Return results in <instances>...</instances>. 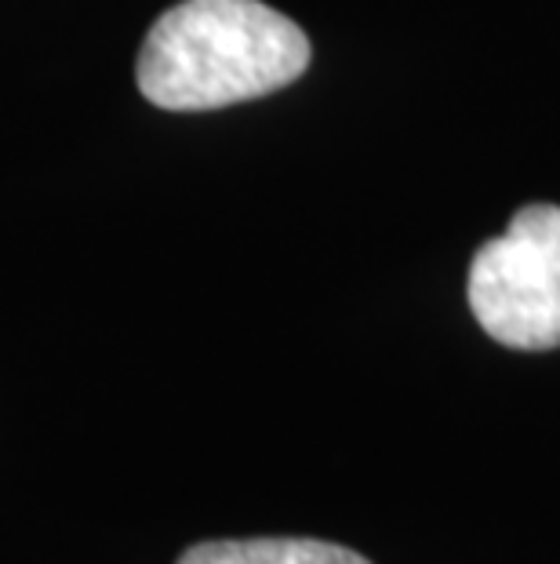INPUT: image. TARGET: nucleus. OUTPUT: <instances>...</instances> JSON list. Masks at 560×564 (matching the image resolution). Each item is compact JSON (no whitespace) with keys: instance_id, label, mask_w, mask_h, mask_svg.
I'll return each mask as SVG.
<instances>
[{"instance_id":"1","label":"nucleus","mask_w":560,"mask_h":564,"mask_svg":"<svg viewBox=\"0 0 560 564\" xmlns=\"http://www.w3.org/2000/svg\"><path fill=\"white\" fill-rule=\"evenodd\" d=\"M306 66V33L262 0H183L153 22L135 77L153 106L189 113L273 95Z\"/></svg>"},{"instance_id":"2","label":"nucleus","mask_w":560,"mask_h":564,"mask_svg":"<svg viewBox=\"0 0 560 564\" xmlns=\"http://www.w3.org/2000/svg\"><path fill=\"white\" fill-rule=\"evenodd\" d=\"M476 324L509 350L560 346V208L528 204L509 230L487 241L466 281Z\"/></svg>"},{"instance_id":"3","label":"nucleus","mask_w":560,"mask_h":564,"mask_svg":"<svg viewBox=\"0 0 560 564\" xmlns=\"http://www.w3.org/2000/svg\"><path fill=\"white\" fill-rule=\"evenodd\" d=\"M178 564H372L325 539H219L189 546Z\"/></svg>"}]
</instances>
